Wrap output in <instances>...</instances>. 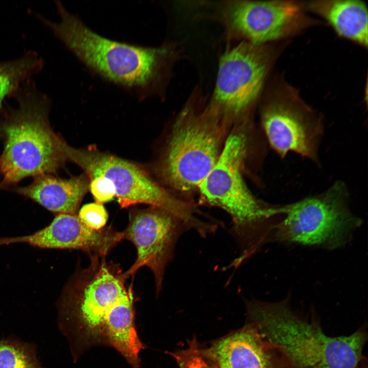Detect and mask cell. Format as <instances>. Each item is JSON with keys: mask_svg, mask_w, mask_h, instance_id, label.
<instances>
[{"mask_svg": "<svg viewBox=\"0 0 368 368\" xmlns=\"http://www.w3.org/2000/svg\"><path fill=\"white\" fill-rule=\"evenodd\" d=\"M56 5L59 21L38 17L91 72L141 99L165 95L182 57L179 44L167 41L146 47L111 40L93 31L61 2Z\"/></svg>", "mask_w": 368, "mask_h": 368, "instance_id": "cell-1", "label": "cell"}, {"mask_svg": "<svg viewBox=\"0 0 368 368\" xmlns=\"http://www.w3.org/2000/svg\"><path fill=\"white\" fill-rule=\"evenodd\" d=\"M248 312L263 338L282 357L286 368H364L363 328L348 336L326 335L319 322L293 310L288 299L254 301Z\"/></svg>", "mask_w": 368, "mask_h": 368, "instance_id": "cell-2", "label": "cell"}, {"mask_svg": "<svg viewBox=\"0 0 368 368\" xmlns=\"http://www.w3.org/2000/svg\"><path fill=\"white\" fill-rule=\"evenodd\" d=\"M244 132L235 131L227 136L220 156L199 186L201 200L224 210L231 217V234L240 253L236 262L242 264L273 235V220L282 215V205H272L256 198L242 176L247 152Z\"/></svg>", "mask_w": 368, "mask_h": 368, "instance_id": "cell-3", "label": "cell"}, {"mask_svg": "<svg viewBox=\"0 0 368 368\" xmlns=\"http://www.w3.org/2000/svg\"><path fill=\"white\" fill-rule=\"evenodd\" d=\"M28 82L15 95L17 106L0 123V190L27 177L55 173L67 161V143L50 124L49 99Z\"/></svg>", "mask_w": 368, "mask_h": 368, "instance_id": "cell-4", "label": "cell"}, {"mask_svg": "<svg viewBox=\"0 0 368 368\" xmlns=\"http://www.w3.org/2000/svg\"><path fill=\"white\" fill-rule=\"evenodd\" d=\"M231 122L196 87L176 118L158 165L164 183L180 192L198 189L220 156Z\"/></svg>", "mask_w": 368, "mask_h": 368, "instance_id": "cell-5", "label": "cell"}, {"mask_svg": "<svg viewBox=\"0 0 368 368\" xmlns=\"http://www.w3.org/2000/svg\"><path fill=\"white\" fill-rule=\"evenodd\" d=\"M361 223L350 209L347 185L337 180L320 193L283 205L274 237L282 242L333 249L346 244Z\"/></svg>", "mask_w": 368, "mask_h": 368, "instance_id": "cell-6", "label": "cell"}, {"mask_svg": "<svg viewBox=\"0 0 368 368\" xmlns=\"http://www.w3.org/2000/svg\"><path fill=\"white\" fill-rule=\"evenodd\" d=\"M66 154L67 161L79 166L89 179L101 175L111 180L121 208L148 204L172 214L189 229L200 226L201 220L191 204L171 194L140 165L101 151L94 145L76 148L67 144Z\"/></svg>", "mask_w": 368, "mask_h": 368, "instance_id": "cell-7", "label": "cell"}, {"mask_svg": "<svg viewBox=\"0 0 368 368\" xmlns=\"http://www.w3.org/2000/svg\"><path fill=\"white\" fill-rule=\"evenodd\" d=\"M206 17L220 24L231 42L270 44L315 25L304 3L290 1H223L203 4Z\"/></svg>", "mask_w": 368, "mask_h": 368, "instance_id": "cell-8", "label": "cell"}, {"mask_svg": "<svg viewBox=\"0 0 368 368\" xmlns=\"http://www.w3.org/2000/svg\"><path fill=\"white\" fill-rule=\"evenodd\" d=\"M278 53L270 44L229 45L219 58L208 104L231 121L247 117L261 98Z\"/></svg>", "mask_w": 368, "mask_h": 368, "instance_id": "cell-9", "label": "cell"}, {"mask_svg": "<svg viewBox=\"0 0 368 368\" xmlns=\"http://www.w3.org/2000/svg\"><path fill=\"white\" fill-rule=\"evenodd\" d=\"M260 100L261 124L273 150L281 158L294 152L319 166L322 117L282 81L269 87Z\"/></svg>", "mask_w": 368, "mask_h": 368, "instance_id": "cell-10", "label": "cell"}, {"mask_svg": "<svg viewBox=\"0 0 368 368\" xmlns=\"http://www.w3.org/2000/svg\"><path fill=\"white\" fill-rule=\"evenodd\" d=\"M102 257H93L90 266L66 287L61 301L62 312L76 318L89 336L103 333L108 313L133 293L124 273Z\"/></svg>", "mask_w": 368, "mask_h": 368, "instance_id": "cell-11", "label": "cell"}, {"mask_svg": "<svg viewBox=\"0 0 368 368\" xmlns=\"http://www.w3.org/2000/svg\"><path fill=\"white\" fill-rule=\"evenodd\" d=\"M188 229L181 220L162 209L150 206L131 210L129 223L123 234L124 239L135 246L137 257L134 264L124 273L125 277L133 275L139 269L146 266L152 271L156 291L159 292L177 240Z\"/></svg>", "mask_w": 368, "mask_h": 368, "instance_id": "cell-12", "label": "cell"}, {"mask_svg": "<svg viewBox=\"0 0 368 368\" xmlns=\"http://www.w3.org/2000/svg\"><path fill=\"white\" fill-rule=\"evenodd\" d=\"M123 239V232L110 227L88 228L77 214H58L48 225L33 234L0 239V245L26 243L41 248L81 249L101 257Z\"/></svg>", "mask_w": 368, "mask_h": 368, "instance_id": "cell-13", "label": "cell"}, {"mask_svg": "<svg viewBox=\"0 0 368 368\" xmlns=\"http://www.w3.org/2000/svg\"><path fill=\"white\" fill-rule=\"evenodd\" d=\"M201 353L218 368H286L280 353L254 325L217 341Z\"/></svg>", "mask_w": 368, "mask_h": 368, "instance_id": "cell-14", "label": "cell"}, {"mask_svg": "<svg viewBox=\"0 0 368 368\" xmlns=\"http://www.w3.org/2000/svg\"><path fill=\"white\" fill-rule=\"evenodd\" d=\"M89 184L84 173L65 179L45 174L35 177L28 186L13 188V191L56 214H76Z\"/></svg>", "mask_w": 368, "mask_h": 368, "instance_id": "cell-15", "label": "cell"}, {"mask_svg": "<svg viewBox=\"0 0 368 368\" xmlns=\"http://www.w3.org/2000/svg\"><path fill=\"white\" fill-rule=\"evenodd\" d=\"M307 10L322 17L341 37L367 46L368 13L359 0L313 1L304 3Z\"/></svg>", "mask_w": 368, "mask_h": 368, "instance_id": "cell-16", "label": "cell"}, {"mask_svg": "<svg viewBox=\"0 0 368 368\" xmlns=\"http://www.w3.org/2000/svg\"><path fill=\"white\" fill-rule=\"evenodd\" d=\"M133 298L130 294L113 308L105 320L103 333L133 368H140L139 353L144 346L135 328Z\"/></svg>", "mask_w": 368, "mask_h": 368, "instance_id": "cell-17", "label": "cell"}, {"mask_svg": "<svg viewBox=\"0 0 368 368\" xmlns=\"http://www.w3.org/2000/svg\"><path fill=\"white\" fill-rule=\"evenodd\" d=\"M43 65L42 59L33 52L0 62V109L5 99L15 95L30 78L40 71Z\"/></svg>", "mask_w": 368, "mask_h": 368, "instance_id": "cell-18", "label": "cell"}, {"mask_svg": "<svg viewBox=\"0 0 368 368\" xmlns=\"http://www.w3.org/2000/svg\"><path fill=\"white\" fill-rule=\"evenodd\" d=\"M0 368H42L35 352L27 344L12 340L0 341Z\"/></svg>", "mask_w": 368, "mask_h": 368, "instance_id": "cell-19", "label": "cell"}, {"mask_svg": "<svg viewBox=\"0 0 368 368\" xmlns=\"http://www.w3.org/2000/svg\"><path fill=\"white\" fill-rule=\"evenodd\" d=\"M77 216L84 225L95 231L103 228L108 217L103 204L97 202L83 205Z\"/></svg>", "mask_w": 368, "mask_h": 368, "instance_id": "cell-20", "label": "cell"}, {"mask_svg": "<svg viewBox=\"0 0 368 368\" xmlns=\"http://www.w3.org/2000/svg\"><path fill=\"white\" fill-rule=\"evenodd\" d=\"M171 355L175 358L179 368H210L194 340L190 343L187 349Z\"/></svg>", "mask_w": 368, "mask_h": 368, "instance_id": "cell-21", "label": "cell"}, {"mask_svg": "<svg viewBox=\"0 0 368 368\" xmlns=\"http://www.w3.org/2000/svg\"><path fill=\"white\" fill-rule=\"evenodd\" d=\"M89 189L96 202L103 204L116 197V190L111 180L100 175L89 179Z\"/></svg>", "mask_w": 368, "mask_h": 368, "instance_id": "cell-22", "label": "cell"}, {"mask_svg": "<svg viewBox=\"0 0 368 368\" xmlns=\"http://www.w3.org/2000/svg\"><path fill=\"white\" fill-rule=\"evenodd\" d=\"M364 368H367V366H365Z\"/></svg>", "mask_w": 368, "mask_h": 368, "instance_id": "cell-23", "label": "cell"}, {"mask_svg": "<svg viewBox=\"0 0 368 368\" xmlns=\"http://www.w3.org/2000/svg\"><path fill=\"white\" fill-rule=\"evenodd\" d=\"M216 368H218V367L217 366V367H216Z\"/></svg>", "mask_w": 368, "mask_h": 368, "instance_id": "cell-24", "label": "cell"}]
</instances>
